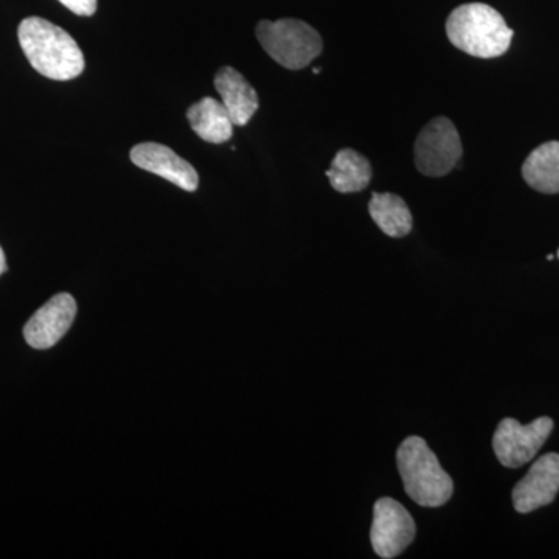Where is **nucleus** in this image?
Returning <instances> with one entry per match:
<instances>
[{
  "label": "nucleus",
  "instance_id": "4468645a",
  "mask_svg": "<svg viewBox=\"0 0 559 559\" xmlns=\"http://www.w3.org/2000/svg\"><path fill=\"white\" fill-rule=\"evenodd\" d=\"M371 175L373 171L369 159L352 148L341 150L326 171L331 187L340 193H356L367 189Z\"/></svg>",
  "mask_w": 559,
  "mask_h": 559
},
{
  "label": "nucleus",
  "instance_id": "a211bd4d",
  "mask_svg": "<svg viewBox=\"0 0 559 559\" xmlns=\"http://www.w3.org/2000/svg\"><path fill=\"white\" fill-rule=\"evenodd\" d=\"M547 260H549V261L555 260V255L547 257Z\"/></svg>",
  "mask_w": 559,
  "mask_h": 559
},
{
  "label": "nucleus",
  "instance_id": "20e7f679",
  "mask_svg": "<svg viewBox=\"0 0 559 559\" xmlns=\"http://www.w3.org/2000/svg\"><path fill=\"white\" fill-rule=\"evenodd\" d=\"M255 32L264 51L285 69L308 68L323 50L322 36L304 21H261Z\"/></svg>",
  "mask_w": 559,
  "mask_h": 559
},
{
  "label": "nucleus",
  "instance_id": "7ed1b4c3",
  "mask_svg": "<svg viewBox=\"0 0 559 559\" xmlns=\"http://www.w3.org/2000/svg\"><path fill=\"white\" fill-rule=\"evenodd\" d=\"M401 479L407 496L418 506H444L454 492V481L421 437H409L396 452Z\"/></svg>",
  "mask_w": 559,
  "mask_h": 559
},
{
  "label": "nucleus",
  "instance_id": "39448f33",
  "mask_svg": "<svg viewBox=\"0 0 559 559\" xmlns=\"http://www.w3.org/2000/svg\"><path fill=\"white\" fill-rule=\"evenodd\" d=\"M463 146L457 128L447 117L430 120L415 142V165L428 178H443L457 167Z\"/></svg>",
  "mask_w": 559,
  "mask_h": 559
},
{
  "label": "nucleus",
  "instance_id": "423d86ee",
  "mask_svg": "<svg viewBox=\"0 0 559 559\" xmlns=\"http://www.w3.org/2000/svg\"><path fill=\"white\" fill-rule=\"evenodd\" d=\"M554 430V419L540 417L527 426L518 419L506 418L499 423L492 437L496 457L507 468H521L535 459Z\"/></svg>",
  "mask_w": 559,
  "mask_h": 559
},
{
  "label": "nucleus",
  "instance_id": "f3484780",
  "mask_svg": "<svg viewBox=\"0 0 559 559\" xmlns=\"http://www.w3.org/2000/svg\"><path fill=\"white\" fill-rule=\"evenodd\" d=\"M9 266H7L5 253H3V249L0 248V275L5 274Z\"/></svg>",
  "mask_w": 559,
  "mask_h": 559
},
{
  "label": "nucleus",
  "instance_id": "0eeeda50",
  "mask_svg": "<svg viewBox=\"0 0 559 559\" xmlns=\"http://www.w3.org/2000/svg\"><path fill=\"white\" fill-rule=\"evenodd\" d=\"M417 527L409 511L392 498L377 500L373 509L370 539L374 554L392 559L403 554L415 538Z\"/></svg>",
  "mask_w": 559,
  "mask_h": 559
},
{
  "label": "nucleus",
  "instance_id": "f03ea898",
  "mask_svg": "<svg viewBox=\"0 0 559 559\" xmlns=\"http://www.w3.org/2000/svg\"><path fill=\"white\" fill-rule=\"evenodd\" d=\"M447 35L452 46L474 58L491 60L510 49L513 31L502 14L487 3L460 5L447 21Z\"/></svg>",
  "mask_w": 559,
  "mask_h": 559
},
{
  "label": "nucleus",
  "instance_id": "2eb2a0df",
  "mask_svg": "<svg viewBox=\"0 0 559 559\" xmlns=\"http://www.w3.org/2000/svg\"><path fill=\"white\" fill-rule=\"evenodd\" d=\"M371 219L385 235L403 238L412 230V213L403 198L392 193H373L369 204Z\"/></svg>",
  "mask_w": 559,
  "mask_h": 559
},
{
  "label": "nucleus",
  "instance_id": "f8f14e48",
  "mask_svg": "<svg viewBox=\"0 0 559 559\" xmlns=\"http://www.w3.org/2000/svg\"><path fill=\"white\" fill-rule=\"evenodd\" d=\"M187 120H189L191 130L197 132L202 140L209 143L227 142L234 134V121L229 112L224 108L223 102L215 100L212 97L202 98L194 103L187 110Z\"/></svg>",
  "mask_w": 559,
  "mask_h": 559
},
{
  "label": "nucleus",
  "instance_id": "6ab92c4d",
  "mask_svg": "<svg viewBox=\"0 0 559 559\" xmlns=\"http://www.w3.org/2000/svg\"><path fill=\"white\" fill-rule=\"evenodd\" d=\"M558 259H559V250H558Z\"/></svg>",
  "mask_w": 559,
  "mask_h": 559
},
{
  "label": "nucleus",
  "instance_id": "f257e3e1",
  "mask_svg": "<svg viewBox=\"0 0 559 559\" xmlns=\"http://www.w3.org/2000/svg\"><path fill=\"white\" fill-rule=\"evenodd\" d=\"M17 36L28 62L46 79L69 81L83 73V51L64 28L32 16L21 22Z\"/></svg>",
  "mask_w": 559,
  "mask_h": 559
},
{
  "label": "nucleus",
  "instance_id": "6e6552de",
  "mask_svg": "<svg viewBox=\"0 0 559 559\" xmlns=\"http://www.w3.org/2000/svg\"><path fill=\"white\" fill-rule=\"evenodd\" d=\"M75 316V299L68 293L57 294L28 320L24 326L25 341L36 349L55 347L72 326Z\"/></svg>",
  "mask_w": 559,
  "mask_h": 559
},
{
  "label": "nucleus",
  "instance_id": "dca6fc26",
  "mask_svg": "<svg viewBox=\"0 0 559 559\" xmlns=\"http://www.w3.org/2000/svg\"><path fill=\"white\" fill-rule=\"evenodd\" d=\"M60 2L79 16H92L97 11V0H60Z\"/></svg>",
  "mask_w": 559,
  "mask_h": 559
},
{
  "label": "nucleus",
  "instance_id": "9b49d317",
  "mask_svg": "<svg viewBox=\"0 0 559 559\" xmlns=\"http://www.w3.org/2000/svg\"><path fill=\"white\" fill-rule=\"evenodd\" d=\"M215 87L235 127H245L259 109L257 91L238 70L224 66L215 75Z\"/></svg>",
  "mask_w": 559,
  "mask_h": 559
},
{
  "label": "nucleus",
  "instance_id": "ddd939ff",
  "mask_svg": "<svg viewBox=\"0 0 559 559\" xmlns=\"http://www.w3.org/2000/svg\"><path fill=\"white\" fill-rule=\"evenodd\" d=\"M522 176L539 193H559V142H547L530 153Z\"/></svg>",
  "mask_w": 559,
  "mask_h": 559
},
{
  "label": "nucleus",
  "instance_id": "1a4fd4ad",
  "mask_svg": "<svg viewBox=\"0 0 559 559\" xmlns=\"http://www.w3.org/2000/svg\"><path fill=\"white\" fill-rule=\"evenodd\" d=\"M559 491V454L550 452L533 463L527 476L513 489V506L527 514L550 506Z\"/></svg>",
  "mask_w": 559,
  "mask_h": 559
},
{
  "label": "nucleus",
  "instance_id": "9d476101",
  "mask_svg": "<svg viewBox=\"0 0 559 559\" xmlns=\"http://www.w3.org/2000/svg\"><path fill=\"white\" fill-rule=\"evenodd\" d=\"M130 156L135 167L170 180L179 189L197 191L200 187V175L193 165L162 143H139L131 150Z\"/></svg>",
  "mask_w": 559,
  "mask_h": 559
}]
</instances>
